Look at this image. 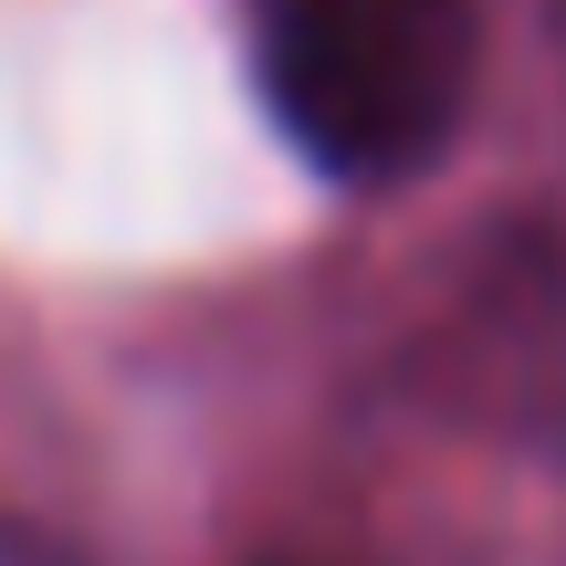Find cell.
<instances>
[{"label": "cell", "mask_w": 566, "mask_h": 566, "mask_svg": "<svg viewBox=\"0 0 566 566\" xmlns=\"http://www.w3.org/2000/svg\"><path fill=\"white\" fill-rule=\"evenodd\" d=\"M483 84V0H263L252 95L325 189H409Z\"/></svg>", "instance_id": "1"}]
</instances>
